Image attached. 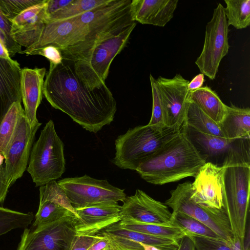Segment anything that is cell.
<instances>
[{
	"label": "cell",
	"instance_id": "obj_1",
	"mask_svg": "<svg viewBox=\"0 0 250 250\" xmlns=\"http://www.w3.org/2000/svg\"><path fill=\"white\" fill-rule=\"evenodd\" d=\"M43 94L55 109L68 115L86 130L97 133L113 121L117 103L106 84L95 89L86 86L66 62L50 63Z\"/></svg>",
	"mask_w": 250,
	"mask_h": 250
},
{
	"label": "cell",
	"instance_id": "obj_2",
	"mask_svg": "<svg viewBox=\"0 0 250 250\" xmlns=\"http://www.w3.org/2000/svg\"><path fill=\"white\" fill-rule=\"evenodd\" d=\"M250 138L235 140L222 166L225 208L233 238L243 245L249 209Z\"/></svg>",
	"mask_w": 250,
	"mask_h": 250
},
{
	"label": "cell",
	"instance_id": "obj_3",
	"mask_svg": "<svg viewBox=\"0 0 250 250\" xmlns=\"http://www.w3.org/2000/svg\"><path fill=\"white\" fill-rule=\"evenodd\" d=\"M184 125L178 133L136 169L146 182L162 185L195 177L206 163L188 137Z\"/></svg>",
	"mask_w": 250,
	"mask_h": 250
},
{
	"label": "cell",
	"instance_id": "obj_4",
	"mask_svg": "<svg viewBox=\"0 0 250 250\" xmlns=\"http://www.w3.org/2000/svg\"><path fill=\"white\" fill-rule=\"evenodd\" d=\"M183 125L167 127L147 124L129 128L115 140L116 152L112 163L120 168L136 170L178 133Z\"/></svg>",
	"mask_w": 250,
	"mask_h": 250
},
{
	"label": "cell",
	"instance_id": "obj_5",
	"mask_svg": "<svg viewBox=\"0 0 250 250\" xmlns=\"http://www.w3.org/2000/svg\"><path fill=\"white\" fill-rule=\"evenodd\" d=\"M36 187L60 178L65 170L64 145L49 120L32 146L26 169Z\"/></svg>",
	"mask_w": 250,
	"mask_h": 250
},
{
	"label": "cell",
	"instance_id": "obj_6",
	"mask_svg": "<svg viewBox=\"0 0 250 250\" xmlns=\"http://www.w3.org/2000/svg\"><path fill=\"white\" fill-rule=\"evenodd\" d=\"M136 25L135 22L119 34L99 42L80 60L69 62L86 86L92 89L105 84L113 60L126 46Z\"/></svg>",
	"mask_w": 250,
	"mask_h": 250
},
{
	"label": "cell",
	"instance_id": "obj_7",
	"mask_svg": "<svg viewBox=\"0 0 250 250\" xmlns=\"http://www.w3.org/2000/svg\"><path fill=\"white\" fill-rule=\"evenodd\" d=\"M191 186L189 181L178 184L171 190L165 204L173 212H181L200 221L222 239L233 244V236L226 211L207 208L196 203L191 197Z\"/></svg>",
	"mask_w": 250,
	"mask_h": 250
},
{
	"label": "cell",
	"instance_id": "obj_8",
	"mask_svg": "<svg viewBox=\"0 0 250 250\" xmlns=\"http://www.w3.org/2000/svg\"><path fill=\"white\" fill-rule=\"evenodd\" d=\"M72 207L75 209L108 202H124V189L111 185L106 180H99L86 174L59 180Z\"/></svg>",
	"mask_w": 250,
	"mask_h": 250
},
{
	"label": "cell",
	"instance_id": "obj_9",
	"mask_svg": "<svg viewBox=\"0 0 250 250\" xmlns=\"http://www.w3.org/2000/svg\"><path fill=\"white\" fill-rule=\"evenodd\" d=\"M229 26L224 7L219 3L206 25L203 49L195 62L201 73L210 80L215 78L221 60L228 53Z\"/></svg>",
	"mask_w": 250,
	"mask_h": 250
},
{
	"label": "cell",
	"instance_id": "obj_10",
	"mask_svg": "<svg viewBox=\"0 0 250 250\" xmlns=\"http://www.w3.org/2000/svg\"><path fill=\"white\" fill-rule=\"evenodd\" d=\"M76 219L70 215L36 231L24 228L17 250H69L77 234Z\"/></svg>",
	"mask_w": 250,
	"mask_h": 250
},
{
	"label": "cell",
	"instance_id": "obj_11",
	"mask_svg": "<svg viewBox=\"0 0 250 250\" xmlns=\"http://www.w3.org/2000/svg\"><path fill=\"white\" fill-rule=\"evenodd\" d=\"M40 122L31 126L25 113L20 118L13 137L5 153V176L10 187L21 178L27 169L36 133L41 125Z\"/></svg>",
	"mask_w": 250,
	"mask_h": 250
},
{
	"label": "cell",
	"instance_id": "obj_12",
	"mask_svg": "<svg viewBox=\"0 0 250 250\" xmlns=\"http://www.w3.org/2000/svg\"><path fill=\"white\" fill-rule=\"evenodd\" d=\"M156 80L163 105L164 125H183L189 103L188 89L189 81L180 74H176L172 78L159 76Z\"/></svg>",
	"mask_w": 250,
	"mask_h": 250
},
{
	"label": "cell",
	"instance_id": "obj_13",
	"mask_svg": "<svg viewBox=\"0 0 250 250\" xmlns=\"http://www.w3.org/2000/svg\"><path fill=\"white\" fill-rule=\"evenodd\" d=\"M223 173V166L206 163L191 183V198L204 208L226 211Z\"/></svg>",
	"mask_w": 250,
	"mask_h": 250
},
{
	"label": "cell",
	"instance_id": "obj_14",
	"mask_svg": "<svg viewBox=\"0 0 250 250\" xmlns=\"http://www.w3.org/2000/svg\"><path fill=\"white\" fill-rule=\"evenodd\" d=\"M40 203L29 229L36 231L48 224L76 213L63 189L55 180L40 187Z\"/></svg>",
	"mask_w": 250,
	"mask_h": 250
},
{
	"label": "cell",
	"instance_id": "obj_15",
	"mask_svg": "<svg viewBox=\"0 0 250 250\" xmlns=\"http://www.w3.org/2000/svg\"><path fill=\"white\" fill-rule=\"evenodd\" d=\"M122 218L149 224L173 225L172 213L165 204L155 200L137 189L135 194L126 196L121 206Z\"/></svg>",
	"mask_w": 250,
	"mask_h": 250
},
{
	"label": "cell",
	"instance_id": "obj_16",
	"mask_svg": "<svg viewBox=\"0 0 250 250\" xmlns=\"http://www.w3.org/2000/svg\"><path fill=\"white\" fill-rule=\"evenodd\" d=\"M75 210L77 234L95 235L122 219L121 206L118 202L100 203Z\"/></svg>",
	"mask_w": 250,
	"mask_h": 250
},
{
	"label": "cell",
	"instance_id": "obj_17",
	"mask_svg": "<svg viewBox=\"0 0 250 250\" xmlns=\"http://www.w3.org/2000/svg\"><path fill=\"white\" fill-rule=\"evenodd\" d=\"M46 3L43 0L11 21V37L21 46L28 48L40 38L46 24Z\"/></svg>",
	"mask_w": 250,
	"mask_h": 250
},
{
	"label": "cell",
	"instance_id": "obj_18",
	"mask_svg": "<svg viewBox=\"0 0 250 250\" xmlns=\"http://www.w3.org/2000/svg\"><path fill=\"white\" fill-rule=\"evenodd\" d=\"M45 74L46 69L44 67L21 69V99L25 117L31 126L39 123L37 118V111L42 100Z\"/></svg>",
	"mask_w": 250,
	"mask_h": 250
},
{
	"label": "cell",
	"instance_id": "obj_19",
	"mask_svg": "<svg viewBox=\"0 0 250 250\" xmlns=\"http://www.w3.org/2000/svg\"><path fill=\"white\" fill-rule=\"evenodd\" d=\"M178 0H131L133 20L143 24L164 27L173 18Z\"/></svg>",
	"mask_w": 250,
	"mask_h": 250
},
{
	"label": "cell",
	"instance_id": "obj_20",
	"mask_svg": "<svg viewBox=\"0 0 250 250\" xmlns=\"http://www.w3.org/2000/svg\"><path fill=\"white\" fill-rule=\"evenodd\" d=\"M184 128L189 140L206 163L222 166L235 140L202 133L185 123Z\"/></svg>",
	"mask_w": 250,
	"mask_h": 250
},
{
	"label": "cell",
	"instance_id": "obj_21",
	"mask_svg": "<svg viewBox=\"0 0 250 250\" xmlns=\"http://www.w3.org/2000/svg\"><path fill=\"white\" fill-rule=\"evenodd\" d=\"M21 72L16 61L0 57V124L12 104L22 101Z\"/></svg>",
	"mask_w": 250,
	"mask_h": 250
},
{
	"label": "cell",
	"instance_id": "obj_22",
	"mask_svg": "<svg viewBox=\"0 0 250 250\" xmlns=\"http://www.w3.org/2000/svg\"><path fill=\"white\" fill-rule=\"evenodd\" d=\"M219 126L225 138H250V108L227 105L226 114Z\"/></svg>",
	"mask_w": 250,
	"mask_h": 250
},
{
	"label": "cell",
	"instance_id": "obj_23",
	"mask_svg": "<svg viewBox=\"0 0 250 250\" xmlns=\"http://www.w3.org/2000/svg\"><path fill=\"white\" fill-rule=\"evenodd\" d=\"M118 222L108 226L98 233L155 246L163 250H177L179 247V242L177 241L125 229L121 227Z\"/></svg>",
	"mask_w": 250,
	"mask_h": 250
},
{
	"label": "cell",
	"instance_id": "obj_24",
	"mask_svg": "<svg viewBox=\"0 0 250 250\" xmlns=\"http://www.w3.org/2000/svg\"><path fill=\"white\" fill-rule=\"evenodd\" d=\"M188 101L197 105L218 125L223 120L227 107L217 93L208 86L189 91Z\"/></svg>",
	"mask_w": 250,
	"mask_h": 250
},
{
	"label": "cell",
	"instance_id": "obj_25",
	"mask_svg": "<svg viewBox=\"0 0 250 250\" xmlns=\"http://www.w3.org/2000/svg\"><path fill=\"white\" fill-rule=\"evenodd\" d=\"M118 224L121 227L125 229L155 236L168 238L178 242L186 236L183 229L174 225L145 224L127 218H122Z\"/></svg>",
	"mask_w": 250,
	"mask_h": 250
},
{
	"label": "cell",
	"instance_id": "obj_26",
	"mask_svg": "<svg viewBox=\"0 0 250 250\" xmlns=\"http://www.w3.org/2000/svg\"><path fill=\"white\" fill-rule=\"evenodd\" d=\"M189 102L185 124L202 133L224 138L219 125L197 105Z\"/></svg>",
	"mask_w": 250,
	"mask_h": 250
},
{
	"label": "cell",
	"instance_id": "obj_27",
	"mask_svg": "<svg viewBox=\"0 0 250 250\" xmlns=\"http://www.w3.org/2000/svg\"><path fill=\"white\" fill-rule=\"evenodd\" d=\"M21 102L12 104L0 124V153L3 156L13 137L20 118L25 113Z\"/></svg>",
	"mask_w": 250,
	"mask_h": 250
},
{
	"label": "cell",
	"instance_id": "obj_28",
	"mask_svg": "<svg viewBox=\"0 0 250 250\" xmlns=\"http://www.w3.org/2000/svg\"><path fill=\"white\" fill-rule=\"evenodd\" d=\"M225 14L229 25L237 29L250 24V0H225Z\"/></svg>",
	"mask_w": 250,
	"mask_h": 250
},
{
	"label": "cell",
	"instance_id": "obj_29",
	"mask_svg": "<svg viewBox=\"0 0 250 250\" xmlns=\"http://www.w3.org/2000/svg\"><path fill=\"white\" fill-rule=\"evenodd\" d=\"M171 213V224L182 228L186 236L199 235L222 239L211 229L197 219L181 212H172Z\"/></svg>",
	"mask_w": 250,
	"mask_h": 250
},
{
	"label": "cell",
	"instance_id": "obj_30",
	"mask_svg": "<svg viewBox=\"0 0 250 250\" xmlns=\"http://www.w3.org/2000/svg\"><path fill=\"white\" fill-rule=\"evenodd\" d=\"M111 0H73L63 9L49 16L46 23L59 20L70 19L110 2Z\"/></svg>",
	"mask_w": 250,
	"mask_h": 250
},
{
	"label": "cell",
	"instance_id": "obj_31",
	"mask_svg": "<svg viewBox=\"0 0 250 250\" xmlns=\"http://www.w3.org/2000/svg\"><path fill=\"white\" fill-rule=\"evenodd\" d=\"M34 219L32 212L23 213L0 207V236L17 228H26Z\"/></svg>",
	"mask_w": 250,
	"mask_h": 250
},
{
	"label": "cell",
	"instance_id": "obj_32",
	"mask_svg": "<svg viewBox=\"0 0 250 250\" xmlns=\"http://www.w3.org/2000/svg\"><path fill=\"white\" fill-rule=\"evenodd\" d=\"M43 0H0L2 13L12 21L29 7L41 3Z\"/></svg>",
	"mask_w": 250,
	"mask_h": 250
},
{
	"label": "cell",
	"instance_id": "obj_33",
	"mask_svg": "<svg viewBox=\"0 0 250 250\" xmlns=\"http://www.w3.org/2000/svg\"><path fill=\"white\" fill-rule=\"evenodd\" d=\"M191 240L194 250H232V245L224 240L199 235L187 236Z\"/></svg>",
	"mask_w": 250,
	"mask_h": 250
},
{
	"label": "cell",
	"instance_id": "obj_34",
	"mask_svg": "<svg viewBox=\"0 0 250 250\" xmlns=\"http://www.w3.org/2000/svg\"><path fill=\"white\" fill-rule=\"evenodd\" d=\"M152 96V109L149 125H164L163 108L159 88L156 79L151 74L149 76Z\"/></svg>",
	"mask_w": 250,
	"mask_h": 250
},
{
	"label": "cell",
	"instance_id": "obj_35",
	"mask_svg": "<svg viewBox=\"0 0 250 250\" xmlns=\"http://www.w3.org/2000/svg\"><path fill=\"white\" fill-rule=\"evenodd\" d=\"M12 29V21L8 19L2 12L0 8V30L5 34L11 47L13 56L16 54H22L21 46L17 43L12 38L11 32Z\"/></svg>",
	"mask_w": 250,
	"mask_h": 250
},
{
	"label": "cell",
	"instance_id": "obj_36",
	"mask_svg": "<svg viewBox=\"0 0 250 250\" xmlns=\"http://www.w3.org/2000/svg\"><path fill=\"white\" fill-rule=\"evenodd\" d=\"M34 55H42L47 59L50 63L57 65L62 62L63 59L61 50L53 45H48L36 51Z\"/></svg>",
	"mask_w": 250,
	"mask_h": 250
},
{
	"label": "cell",
	"instance_id": "obj_37",
	"mask_svg": "<svg viewBox=\"0 0 250 250\" xmlns=\"http://www.w3.org/2000/svg\"><path fill=\"white\" fill-rule=\"evenodd\" d=\"M95 235L76 234L69 250H87L93 242Z\"/></svg>",
	"mask_w": 250,
	"mask_h": 250
},
{
	"label": "cell",
	"instance_id": "obj_38",
	"mask_svg": "<svg viewBox=\"0 0 250 250\" xmlns=\"http://www.w3.org/2000/svg\"><path fill=\"white\" fill-rule=\"evenodd\" d=\"M112 246V243L109 238L97 233L87 250H109Z\"/></svg>",
	"mask_w": 250,
	"mask_h": 250
},
{
	"label": "cell",
	"instance_id": "obj_39",
	"mask_svg": "<svg viewBox=\"0 0 250 250\" xmlns=\"http://www.w3.org/2000/svg\"><path fill=\"white\" fill-rule=\"evenodd\" d=\"M73 0H47L45 10L46 19L49 16L63 9Z\"/></svg>",
	"mask_w": 250,
	"mask_h": 250
},
{
	"label": "cell",
	"instance_id": "obj_40",
	"mask_svg": "<svg viewBox=\"0 0 250 250\" xmlns=\"http://www.w3.org/2000/svg\"><path fill=\"white\" fill-rule=\"evenodd\" d=\"M14 57L10 43L2 31L0 30V57L11 60Z\"/></svg>",
	"mask_w": 250,
	"mask_h": 250
},
{
	"label": "cell",
	"instance_id": "obj_41",
	"mask_svg": "<svg viewBox=\"0 0 250 250\" xmlns=\"http://www.w3.org/2000/svg\"><path fill=\"white\" fill-rule=\"evenodd\" d=\"M9 188L5 176L3 163L0 166V207H2Z\"/></svg>",
	"mask_w": 250,
	"mask_h": 250
},
{
	"label": "cell",
	"instance_id": "obj_42",
	"mask_svg": "<svg viewBox=\"0 0 250 250\" xmlns=\"http://www.w3.org/2000/svg\"><path fill=\"white\" fill-rule=\"evenodd\" d=\"M204 75L199 73L195 76L190 82H189L188 89L189 91L199 89L202 87L205 81Z\"/></svg>",
	"mask_w": 250,
	"mask_h": 250
},
{
	"label": "cell",
	"instance_id": "obj_43",
	"mask_svg": "<svg viewBox=\"0 0 250 250\" xmlns=\"http://www.w3.org/2000/svg\"><path fill=\"white\" fill-rule=\"evenodd\" d=\"M177 250H194L193 243L189 238L185 236L179 242V246Z\"/></svg>",
	"mask_w": 250,
	"mask_h": 250
},
{
	"label": "cell",
	"instance_id": "obj_44",
	"mask_svg": "<svg viewBox=\"0 0 250 250\" xmlns=\"http://www.w3.org/2000/svg\"><path fill=\"white\" fill-rule=\"evenodd\" d=\"M250 224H247L245 236L242 245V250H250Z\"/></svg>",
	"mask_w": 250,
	"mask_h": 250
},
{
	"label": "cell",
	"instance_id": "obj_45",
	"mask_svg": "<svg viewBox=\"0 0 250 250\" xmlns=\"http://www.w3.org/2000/svg\"><path fill=\"white\" fill-rule=\"evenodd\" d=\"M232 250H242V244L239 239H233Z\"/></svg>",
	"mask_w": 250,
	"mask_h": 250
},
{
	"label": "cell",
	"instance_id": "obj_46",
	"mask_svg": "<svg viewBox=\"0 0 250 250\" xmlns=\"http://www.w3.org/2000/svg\"><path fill=\"white\" fill-rule=\"evenodd\" d=\"M143 247L144 250H163V249L155 246L139 243Z\"/></svg>",
	"mask_w": 250,
	"mask_h": 250
},
{
	"label": "cell",
	"instance_id": "obj_47",
	"mask_svg": "<svg viewBox=\"0 0 250 250\" xmlns=\"http://www.w3.org/2000/svg\"><path fill=\"white\" fill-rule=\"evenodd\" d=\"M112 246L109 250H132V249L123 247L122 246H119L116 244L113 243L112 242Z\"/></svg>",
	"mask_w": 250,
	"mask_h": 250
},
{
	"label": "cell",
	"instance_id": "obj_48",
	"mask_svg": "<svg viewBox=\"0 0 250 250\" xmlns=\"http://www.w3.org/2000/svg\"><path fill=\"white\" fill-rule=\"evenodd\" d=\"M4 157L3 155L0 153V166L3 164Z\"/></svg>",
	"mask_w": 250,
	"mask_h": 250
}]
</instances>
